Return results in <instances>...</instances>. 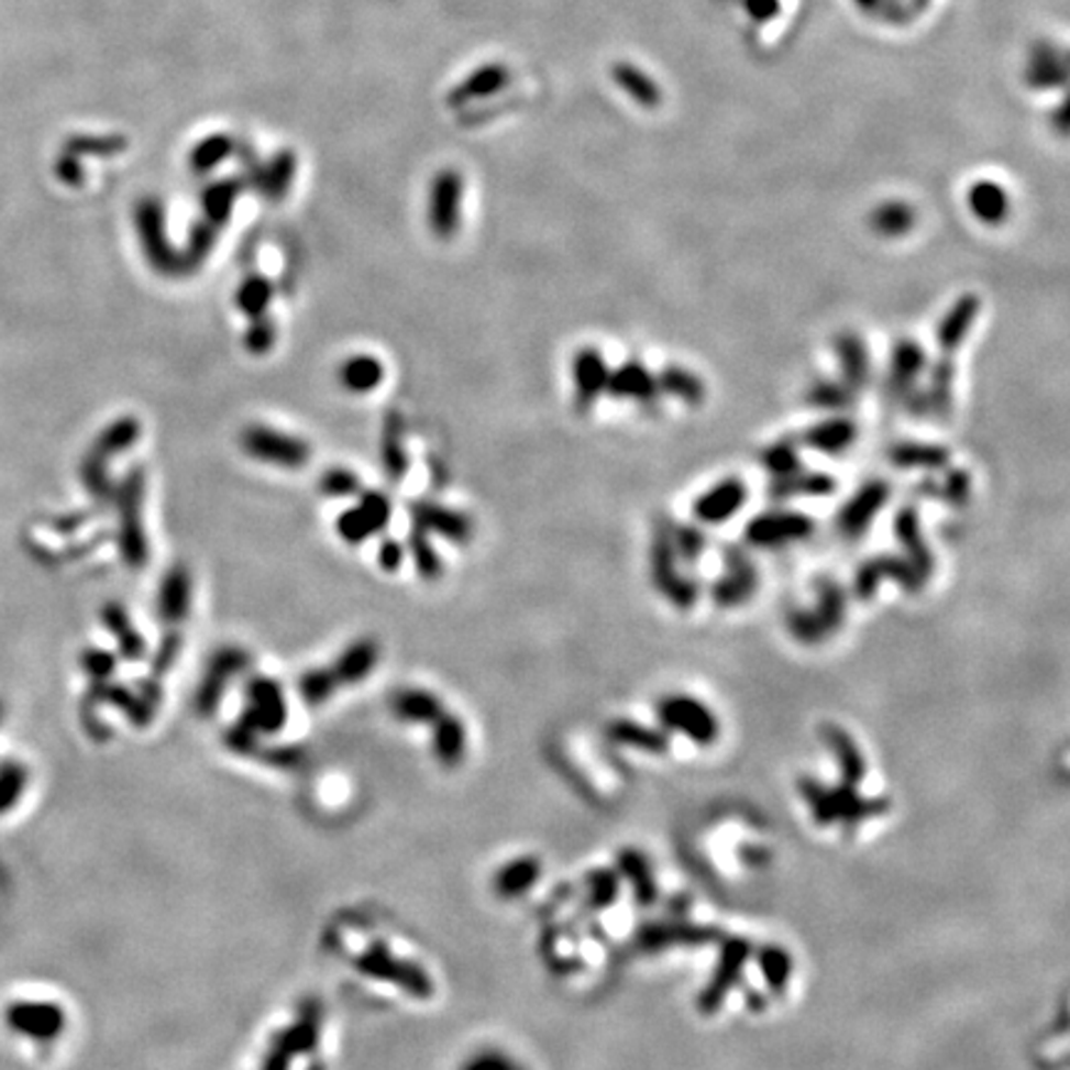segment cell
Listing matches in <instances>:
<instances>
[{"instance_id": "f1b7e54d", "label": "cell", "mask_w": 1070, "mask_h": 1070, "mask_svg": "<svg viewBox=\"0 0 1070 1070\" xmlns=\"http://www.w3.org/2000/svg\"><path fill=\"white\" fill-rule=\"evenodd\" d=\"M434 753L444 765L461 763L466 753V729L454 714H441L434 721Z\"/></svg>"}, {"instance_id": "9c48e42d", "label": "cell", "mask_w": 1070, "mask_h": 1070, "mask_svg": "<svg viewBox=\"0 0 1070 1070\" xmlns=\"http://www.w3.org/2000/svg\"><path fill=\"white\" fill-rule=\"evenodd\" d=\"M887 498H890L887 481L872 478L868 484H862L838 510L836 528L842 541H850V543L860 541V538L868 533V528L875 523L880 510L885 508Z\"/></svg>"}, {"instance_id": "4316f807", "label": "cell", "mask_w": 1070, "mask_h": 1070, "mask_svg": "<svg viewBox=\"0 0 1070 1070\" xmlns=\"http://www.w3.org/2000/svg\"><path fill=\"white\" fill-rule=\"evenodd\" d=\"M385 382V365L375 355H352L340 365V385L352 395H367Z\"/></svg>"}, {"instance_id": "ba28073f", "label": "cell", "mask_w": 1070, "mask_h": 1070, "mask_svg": "<svg viewBox=\"0 0 1070 1070\" xmlns=\"http://www.w3.org/2000/svg\"><path fill=\"white\" fill-rule=\"evenodd\" d=\"M927 369V352L917 340L902 338L890 352V365L882 395L895 407H905L907 399L919 389V377Z\"/></svg>"}, {"instance_id": "d4e9b609", "label": "cell", "mask_w": 1070, "mask_h": 1070, "mask_svg": "<svg viewBox=\"0 0 1070 1070\" xmlns=\"http://www.w3.org/2000/svg\"><path fill=\"white\" fill-rule=\"evenodd\" d=\"M657 385H660L662 395L680 399L686 407H702L706 401L704 379L682 365H666L657 375Z\"/></svg>"}, {"instance_id": "816d5d0a", "label": "cell", "mask_w": 1070, "mask_h": 1070, "mask_svg": "<svg viewBox=\"0 0 1070 1070\" xmlns=\"http://www.w3.org/2000/svg\"><path fill=\"white\" fill-rule=\"evenodd\" d=\"M464 1070H518V1068H514V1063H510L504 1054H498V1050H486V1054L471 1058L464 1066Z\"/></svg>"}, {"instance_id": "836d02e7", "label": "cell", "mask_w": 1070, "mask_h": 1070, "mask_svg": "<svg viewBox=\"0 0 1070 1070\" xmlns=\"http://www.w3.org/2000/svg\"><path fill=\"white\" fill-rule=\"evenodd\" d=\"M969 209L974 211V216L981 223L986 225L1004 223L1008 213L1006 194L994 184H979L969 191Z\"/></svg>"}, {"instance_id": "277c9868", "label": "cell", "mask_w": 1070, "mask_h": 1070, "mask_svg": "<svg viewBox=\"0 0 1070 1070\" xmlns=\"http://www.w3.org/2000/svg\"><path fill=\"white\" fill-rule=\"evenodd\" d=\"M816 530V523L801 510H765L749 520L743 536L746 543L761 551H775V548L795 545L808 541Z\"/></svg>"}, {"instance_id": "e0dca14e", "label": "cell", "mask_w": 1070, "mask_h": 1070, "mask_svg": "<svg viewBox=\"0 0 1070 1070\" xmlns=\"http://www.w3.org/2000/svg\"><path fill=\"white\" fill-rule=\"evenodd\" d=\"M979 312H981V300L974 296V293H967V296H961L955 302V306H951L945 312V318H941L939 326H937L939 355L957 357V352L967 342V335L971 332V328L977 326Z\"/></svg>"}, {"instance_id": "4dcf8cb0", "label": "cell", "mask_w": 1070, "mask_h": 1070, "mask_svg": "<svg viewBox=\"0 0 1070 1070\" xmlns=\"http://www.w3.org/2000/svg\"><path fill=\"white\" fill-rule=\"evenodd\" d=\"M538 878H541V862L536 858H518L510 860L506 868H500L494 880V890L500 897H518L533 887Z\"/></svg>"}, {"instance_id": "6da1fadb", "label": "cell", "mask_w": 1070, "mask_h": 1070, "mask_svg": "<svg viewBox=\"0 0 1070 1070\" xmlns=\"http://www.w3.org/2000/svg\"><path fill=\"white\" fill-rule=\"evenodd\" d=\"M245 692H249V712L243 714L241 724L231 731L235 749H245L253 733L278 731L288 716L286 696H283L278 682L268 680V676H255Z\"/></svg>"}, {"instance_id": "7a4b0ae2", "label": "cell", "mask_w": 1070, "mask_h": 1070, "mask_svg": "<svg viewBox=\"0 0 1070 1070\" xmlns=\"http://www.w3.org/2000/svg\"><path fill=\"white\" fill-rule=\"evenodd\" d=\"M650 577L657 591L682 610L699 600V583L680 571V555H676L662 520H657L650 543Z\"/></svg>"}, {"instance_id": "484cf974", "label": "cell", "mask_w": 1070, "mask_h": 1070, "mask_svg": "<svg viewBox=\"0 0 1070 1070\" xmlns=\"http://www.w3.org/2000/svg\"><path fill=\"white\" fill-rule=\"evenodd\" d=\"M887 459L897 468L939 471L949 464V451L939 444H925V441H900L887 451Z\"/></svg>"}, {"instance_id": "b9f144b4", "label": "cell", "mask_w": 1070, "mask_h": 1070, "mask_svg": "<svg viewBox=\"0 0 1070 1070\" xmlns=\"http://www.w3.org/2000/svg\"><path fill=\"white\" fill-rule=\"evenodd\" d=\"M233 142L229 134H213L206 136L203 142L194 146L191 152V169L194 172H209L213 166H219L225 156L231 154Z\"/></svg>"}, {"instance_id": "d6a6232c", "label": "cell", "mask_w": 1070, "mask_h": 1070, "mask_svg": "<svg viewBox=\"0 0 1070 1070\" xmlns=\"http://www.w3.org/2000/svg\"><path fill=\"white\" fill-rule=\"evenodd\" d=\"M660 520L666 530V536H670L676 555H680V561L690 565L699 563L706 551L704 530L692 523H680V520H670V518H660Z\"/></svg>"}, {"instance_id": "681fc988", "label": "cell", "mask_w": 1070, "mask_h": 1070, "mask_svg": "<svg viewBox=\"0 0 1070 1070\" xmlns=\"http://www.w3.org/2000/svg\"><path fill=\"white\" fill-rule=\"evenodd\" d=\"M124 146L122 142V136L117 140V136H73L70 142H67V150L70 152H100V154H112V152H120Z\"/></svg>"}, {"instance_id": "1f68e13d", "label": "cell", "mask_w": 1070, "mask_h": 1070, "mask_svg": "<svg viewBox=\"0 0 1070 1070\" xmlns=\"http://www.w3.org/2000/svg\"><path fill=\"white\" fill-rule=\"evenodd\" d=\"M293 176H296V156H293V152H280L255 176V186L263 191L265 199L276 203L283 201V196L288 194Z\"/></svg>"}, {"instance_id": "8fae6325", "label": "cell", "mask_w": 1070, "mask_h": 1070, "mask_svg": "<svg viewBox=\"0 0 1070 1070\" xmlns=\"http://www.w3.org/2000/svg\"><path fill=\"white\" fill-rule=\"evenodd\" d=\"M409 516L417 528L437 533L454 545H466L474 538V520L456 508L437 504V500H411Z\"/></svg>"}, {"instance_id": "7bdbcfd3", "label": "cell", "mask_w": 1070, "mask_h": 1070, "mask_svg": "<svg viewBox=\"0 0 1070 1070\" xmlns=\"http://www.w3.org/2000/svg\"><path fill=\"white\" fill-rule=\"evenodd\" d=\"M318 488H320V494L328 496V498H350V496H360L362 481H360L355 471L342 468V466H332L320 476Z\"/></svg>"}, {"instance_id": "5b68a950", "label": "cell", "mask_w": 1070, "mask_h": 1070, "mask_svg": "<svg viewBox=\"0 0 1070 1070\" xmlns=\"http://www.w3.org/2000/svg\"><path fill=\"white\" fill-rule=\"evenodd\" d=\"M461 213H464V179L456 169H441L429 186V231L439 241H451L461 229Z\"/></svg>"}, {"instance_id": "f6af8a7d", "label": "cell", "mask_w": 1070, "mask_h": 1070, "mask_svg": "<svg viewBox=\"0 0 1070 1070\" xmlns=\"http://www.w3.org/2000/svg\"><path fill=\"white\" fill-rule=\"evenodd\" d=\"M338 680L332 670H308L300 676V694L310 706L326 704L338 690Z\"/></svg>"}, {"instance_id": "44dd1931", "label": "cell", "mask_w": 1070, "mask_h": 1070, "mask_svg": "<svg viewBox=\"0 0 1070 1070\" xmlns=\"http://www.w3.org/2000/svg\"><path fill=\"white\" fill-rule=\"evenodd\" d=\"M389 709L399 721L434 724L439 716L444 714V704H441L437 694L409 686V690H399V692L391 694Z\"/></svg>"}, {"instance_id": "f907efd6", "label": "cell", "mask_w": 1070, "mask_h": 1070, "mask_svg": "<svg viewBox=\"0 0 1070 1070\" xmlns=\"http://www.w3.org/2000/svg\"><path fill=\"white\" fill-rule=\"evenodd\" d=\"M405 545H401L399 541H391V538H385V541L379 543V551H377V563L379 567L385 573H395L401 567V563H405Z\"/></svg>"}, {"instance_id": "cb8c5ba5", "label": "cell", "mask_w": 1070, "mask_h": 1070, "mask_svg": "<svg viewBox=\"0 0 1070 1070\" xmlns=\"http://www.w3.org/2000/svg\"><path fill=\"white\" fill-rule=\"evenodd\" d=\"M832 490H836V478L828 474H820V471H806V468L795 471V474L785 478H771V486H769V494L775 500L798 498V496L823 498L832 494Z\"/></svg>"}, {"instance_id": "7402d4cb", "label": "cell", "mask_w": 1070, "mask_h": 1070, "mask_svg": "<svg viewBox=\"0 0 1070 1070\" xmlns=\"http://www.w3.org/2000/svg\"><path fill=\"white\" fill-rule=\"evenodd\" d=\"M377 662H379V647L375 640H367L365 637V640L352 642L348 650L338 657L330 670L335 674L340 686H348L367 680Z\"/></svg>"}, {"instance_id": "30bf717a", "label": "cell", "mask_w": 1070, "mask_h": 1070, "mask_svg": "<svg viewBox=\"0 0 1070 1070\" xmlns=\"http://www.w3.org/2000/svg\"><path fill=\"white\" fill-rule=\"evenodd\" d=\"M759 587V567L753 558L739 545L724 548V573L712 587V597L716 605L736 607L751 600V595Z\"/></svg>"}, {"instance_id": "bcb514c9", "label": "cell", "mask_w": 1070, "mask_h": 1070, "mask_svg": "<svg viewBox=\"0 0 1070 1070\" xmlns=\"http://www.w3.org/2000/svg\"><path fill=\"white\" fill-rule=\"evenodd\" d=\"M276 338H278L276 322H273L268 316H261V318H253L251 320L249 330H245L243 345H245V350L251 352V355H258L261 357L273 345H276Z\"/></svg>"}, {"instance_id": "2e32d148", "label": "cell", "mask_w": 1070, "mask_h": 1070, "mask_svg": "<svg viewBox=\"0 0 1070 1070\" xmlns=\"http://www.w3.org/2000/svg\"><path fill=\"white\" fill-rule=\"evenodd\" d=\"M832 350H836V357H838L840 379L846 382L856 395H860L872 379V362H870V350L865 345V340H862L860 332L842 330L838 332L836 340H832Z\"/></svg>"}, {"instance_id": "f35d334b", "label": "cell", "mask_w": 1070, "mask_h": 1070, "mask_svg": "<svg viewBox=\"0 0 1070 1070\" xmlns=\"http://www.w3.org/2000/svg\"><path fill=\"white\" fill-rule=\"evenodd\" d=\"M915 225V211L905 203H885L872 216V229L885 239H900Z\"/></svg>"}, {"instance_id": "c3c4849f", "label": "cell", "mask_w": 1070, "mask_h": 1070, "mask_svg": "<svg viewBox=\"0 0 1070 1070\" xmlns=\"http://www.w3.org/2000/svg\"><path fill=\"white\" fill-rule=\"evenodd\" d=\"M211 245H213V223H199V225H194L191 241H189V251H186L184 263L186 265L201 263L206 258V255H209Z\"/></svg>"}, {"instance_id": "4fadbf2b", "label": "cell", "mask_w": 1070, "mask_h": 1070, "mask_svg": "<svg viewBox=\"0 0 1070 1070\" xmlns=\"http://www.w3.org/2000/svg\"><path fill=\"white\" fill-rule=\"evenodd\" d=\"M746 498H749V488H746L743 481L739 476H726L719 481V484L706 488L704 494L694 500L692 514L696 520H702V523L721 526L739 514L746 504Z\"/></svg>"}, {"instance_id": "d6986e66", "label": "cell", "mask_w": 1070, "mask_h": 1070, "mask_svg": "<svg viewBox=\"0 0 1070 1070\" xmlns=\"http://www.w3.org/2000/svg\"><path fill=\"white\" fill-rule=\"evenodd\" d=\"M856 439H858L856 421L848 419L846 415H836V417H828V419L818 421V424L808 427L801 441L806 446L820 451V454L840 456V454H846V451L852 444H856Z\"/></svg>"}, {"instance_id": "8d00e7d4", "label": "cell", "mask_w": 1070, "mask_h": 1070, "mask_svg": "<svg viewBox=\"0 0 1070 1070\" xmlns=\"http://www.w3.org/2000/svg\"><path fill=\"white\" fill-rule=\"evenodd\" d=\"M271 302H273V286L271 280L263 276H249L241 283L239 290H235V308H239L243 316H249L251 320L265 316L271 308Z\"/></svg>"}, {"instance_id": "7c38bea8", "label": "cell", "mask_w": 1070, "mask_h": 1070, "mask_svg": "<svg viewBox=\"0 0 1070 1070\" xmlns=\"http://www.w3.org/2000/svg\"><path fill=\"white\" fill-rule=\"evenodd\" d=\"M882 581H895L900 587H905V591H912V593L919 591V587L925 585L919 573L907 563V558L882 553V555L870 558V561L860 565V571L856 575L858 597L868 600V597L878 593V587H880Z\"/></svg>"}, {"instance_id": "d590c367", "label": "cell", "mask_w": 1070, "mask_h": 1070, "mask_svg": "<svg viewBox=\"0 0 1070 1070\" xmlns=\"http://www.w3.org/2000/svg\"><path fill=\"white\" fill-rule=\"evenodd\" d=\"M761 464H763L765 471H769L771 478H785V476L795 474V471H801L803 461H801L798 441L791 439V437H783L779 441H773V444L763 449Z\"/></svg>"}, {"instance_id": "8992f818", "label": "cell", "mask_w": 1070, "mask_h": 1070, "mask_svg": "<svg viewBox=\"0 0 1070 1070\" xmlns=\"http://www.w3.org/2000/svg\"><path fill=\"white\" fill-rule=\"evenodd\" d=\"M355 964L365 977L389 981V984L401 986L407 994L417 999H429L431 991H434V984H431V979L424 974V969H419L407 959L389 955V949L382 945V941L372 945L365 955L355 961Z\"/></svg>"}, {"instance_id": "52a82bcc", "label": "cell", "mask_w": 1070, "mask_h": 1070, "mask_svg": "<svg viewBox=\"0 0 1070 1070\" xmlns=\"http://www.w3.org/2000/svg\"><path fill=\"white\" fill-rule=\"evenodd\" d=\"M357 506L342 510L335 520L338 536L348 545H362L375 533H382L391 520V504L382 490L362 488Z\"/></svg>"}, {"instance_id": "f546056e", "label": "cell", "mask_w": 1070, "mask_h": 1070, "mask_svg": "<svg viewBox=\"0 0 1070 1070\" xmlns=\"http://www.w3.org/2000/svg\"><path fill=\"white\" fill-rule=\"evenodd\" d=\"M856 399L858 395L846 385V382L832 377L813 379L810 387L806 389V401L813 409L832 411V415H842V411L856 405Z\"/></svg>"}, {"instance_id": "7dc6e473", "label": "cell", "mask_w": 1070, "mask_h": 1070, "mask_svg": "<svg viewBox=\"0 0 1070 1070\" xmlns=\"http://www.w3.org/2000/svg\"><path fill=\"white\" fill-rule=\"evenodd\" d=\"M971 488H974V484H971V476L967 471H951L945 478V486L939 488V496L945 504L961 508L971 500Z\"/></svg>"}, {"instance_id": "9a60e30c", "label": "cell", "mask_w": 1070, "mask_h": 1070, "mask_svg": "<svg viewBox=\"0 0 1070 1070\" xmlns=\"http://www.w3.org/2000/svg\"><path fill=\"white\" fill-rule=\"evenodd\" d=\"M607 395L613 399L622 401H637V405L652 407L657 399H660V385H657V375H652L640 360H630L610 372V379H607Z\"/></svg>"}, {"instance_id": "5bb4252c", "label": "cell", "mask_w": 1070, "mask_h": 1070, "mask_svg": "<svg viewBox=\"0 0 1070 1070\" xmlns=\"http://www.w3.org/2000/svg\"><path fill=\"white\" fill-rule=\"evenodd\" d=\"M610 367H607L605 355L597 348H583L575 352L571 362V375L575 387V407L587 411L595 407V401L607 391V379H610Z\"/></svg>"}, {"instance_id": "60d3db41", "label": "cell", "mask_w": 1070, "mask_h": 1070, "mask_svg": "<svg viewBox=\"0 0 1070 1070\" xmlns=\"http://www.w3.org/2000/svg\"><path fill=\"white\" fill-rule=\"evenodd\" d=\"M506 82H508L506 67L488 65V67H484V70L471 75L468 80L461 85L451 97H454V100L459 97V102H464L466 97H484V95H490V92H498L500 87H506Z\"/></svg>"}, {"instance_id": "ac0fdd59", "label": "cell", "mask_w": 1070, "mask_h": 1070, "mask_svg": "<svg viewBox=\"0 0 1070 1070\" xmlns=\"http://www.w3.org/2000/svg\"><path fill=\"white\" fill-rule=\"evenodd\" d=\"M895 533L902 545V555L907 558V563L915 567L922 581L927 583L929 575L935 573V555H931L925 536H922V523L915 508L907 506L895 516Z\"/></svg>"}, {"instance_id": "e575fe53", "label": "cell", "mask_w": 1070, "mask_h": 1070, "mask_svg": "<svg viewBox=\"0 0 1070 1070\" xmlns=\"http://www.w3.org/2000/svg\"><path fill=\"white\" fill-rule=\"evenodd\" d=\"M407 548H409L411 561H415L417 573L424 577V581L434 583V581H439L441 575H444V563H441V555L437 553V548H434V543H431L427 530H421L417 526L411 528Z\"/></svg>"}, {"instance_id": "ffe728a7", "label": "cell", "mask_w": 1070, "mask_h": 1070, "mask_svg": "<svg viewBox=\"0 0 1070 1070\" xmlns=\"http://www.w3.org/2000/svg\"><path fill=\"white\" fill-rule=\"evenodd\" d=\"M140 225H142L144 243H146V251H150V255H152V261L164 271L181 268V258H176V253L172 251V245L164 235L162 206L156 203L154 199H146L140 206Z\"/></svg>"}, {"instance_id": "74e56055", "label": "cell", "mask_w": 1070, "mask_h": 1070, "mask_svg": "<svg viewBox=\"0 0 1070 1070\" xmlns=\"http://www.w3.org/2000/svg\"><path fill=\"white\" fill-rule=\"evenodd\" d=\"M318 1038H320L318 1014L310 1008L306 1016H302L300 1021H296V1024H293L290 1028L283 1030V1034L276 1038V1044H273V1046L283 1048L288 1056H296V1054H306V1050L316 1048Z\"/></svg>"}, {"instance_id": "83f0119b", "label": "cell", "mask_w": 1070, "mask_h": 1070, "mask_svg": "<svg viewBox=\"0 0 1070 1070\" xmlns=\"http://www.w3.org/2000/svg\"><path fill=\"white\" fill-rule=\"evenodd\" d=\"M249 660H251L249 652L235 650V647H225L223 652H219V657H216L213 664H211L209 676H206V684L201 690V699L209 706L219 702L223 686L229 684L231 676H235L241 670L249 666Z\"/></svg>"}, {"instance_id": "603a6c76", "label": "cell", "mask_w": 1070, "mask_h": 1070, "mask_svg": "<svg viewBox=\"0 0 1070 1070\" xmlns=\"http://www.w3.org/2000/svg\"><path fill=\"white\" fill-rule=\"evenodd\" d=\"M379 451H382V466H385L387 478L391 484H399V481L407 476L409 456L405 446V421H401V415H397V411H391V415L385 419Z\"/></svg>"}, {"instance_id": "ee69618b", "label": "cell", "mask_w": 1070, "mask_h": 1070, "mask_svg": "<svg viewBox=\"0 0 1070 1070\" xmlns=\"http://www.w3.org/2000/svg\"><path fill=\"white\" fill-rule=\"evenodd\" d=\"M189 595H191V583H189V575H186V571L169 573V577H166V583H164V595H162V605H164L166 617H174V620L184 617L186 607H189Z\"/></svg>"}, {"instance_id": "3957f363", "label": "cell", "mask_w": 1070, "mask_h": 1070, "mask_svg": "<svg viewBox=\"0 0 1070 1070\" xmlns=\"http://www.w3.org/2000/svg\"><path fill=\"white\" fill-rule=\"evenodd\" d=\"M241 444L245 449V454L251 459L261 461V464H271L278 468H302L310 464V444L306 439L293 437L288 431L265 427V424H251L241 434Z\"/></svg>"}, {"instance_id": "ab89813d", "label": "cell", "mask_w": 1070, "mask_h": 1070, "mask_svg": "<svg viewBox=\"0 0 1070 1070\" xmlns=\"http://www.w3.org/2000/svg\"><path fill=\"white\" fill-rule=\"evenodd\" d=\"M239 191H241L239 181H219V184H213V186H209V189H206L203 211H206V216H209V221L213 225L229 221L233 201H235V196H239Z\"/></svg>"}]
</instances>
